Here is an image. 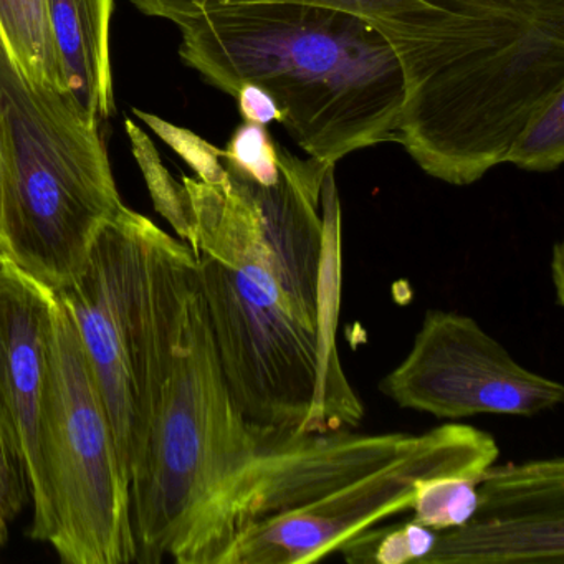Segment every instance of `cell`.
<instances>
[{"mask_svg":"<svg viewBox=\"0 0 564 564\" xmlns=\"http://www.w3.org/2000/svg\"><path fill=\"white\" fill-rule=\"evenodd\" d=\"M148 18L180 24L199 0H131ZM226 4L292 2L358 15L384 35L401 62L405 113H432L451 91L455 58L444 19L425 0H217Z\"/></svg>","mask_w":564,"mask_h":564,"instance_id":"12","label":"cell"},{"mask_svg":"<svg viewBox=\"0 0 564 564\" xmlns=\"http://www.w3.org/2000/svg\"><path fill=\"white\" fill-rule=\"evenodd\" d=\"M395 405L458 422L475 415L533 417L564 388L517 361L471 316L429 310L405 358L379 382Z\"/></svg>","mask_w":564,"mask_h":564,"instance_id":"9","label":"cell"},{"mask_svg":"<svg viewBox=\"0 0 564 564\" xmlns=\"http://www.w3.org/2000/svg\"><path fill=\"white\" fill-rule=\"evenodd\" d=\"M0 42L25 77L68 94L44 0H0Z\"/></svg>","mask_w":564,"mask_h":564,"instance_id":"14","label":"cell"},{"mask_svg":"<svg viewBox=\"0 0 564 564\" xmlns=\"http://www.w3.org/2000/svg\"><path fill=\"white\" fill-rule=\"evenodd\" d=\"M147 395L130 477L138 564H210L227 495L280 429L249 421L220 368L191 247L154 226Z\"/></svg>","mask_w":564,"mask_h":564,"instance_id":"2","label":"cell"},{"mask_svg":"<svg viewBox=\"0 0 564 564\" xmlns=\"http://www.w3.org/2000/svg\"><path fill=\"white\" fill-rule=\"evenodd\" d=\"M564 161V97L551 104L518 138L507 163L533 173H551Z\"/></svg>","mask_w":564,"mask_h":564,"instance_id":"18","label":"cell"},{"mask_svg":"<svg viewBox=\"0 0 564 564\" xmlns=\"http://www.w3.org/2000/svg\"><path fill=\"white\" fill-rule=\"evenodd\" d=\"M8 262H14L11 256V249H9L8 240H6L4 234L0 232V269Z\"/></svg>","mask_w":564,"mask_h":564,"instance_id":"23","label":"cell"},{"mask_svg":"<svg viewBox=\"0 0 564 564\" xmlns=\"http://www.w3.org/2000/svg\"><path fill=\"white\" fill-rule=\"evenodd\" d=\"M551 282L556 292V303L560 306L564 305V247L563 243L557 242L553 247L551 253Z\"/></svg>","mask_w":564,"mask_h":564,"instance_id":"22","label":"cell"},{"mask_svg":"<svg viewBox=\"0 0 564 564\" xmlns=\"http://www.w3.org/2000/svg\"><path fill=\"white\" fill-rule=\"evenodd\" d=\"M177 28L187 67L234 98L243 84L269 91L283 130L312 160L336 166L398 143L404 72L365 19L322 6L199 0Z\"/></svg>","mask_w":564,"mask_h":564,"instance_id":"3","label":"cell"},{"mask_svg":"<svg viewBox=\"0 0 564 564\" xmlns=\"http://www.w3.org/2000/svg\"><path fill=\"white\" fill-rule=\"evenodd\" d=\"M500 457L488 432L447 422L417 435L408 451L388 464L260 521L234 544L226 564H310L338 553L366 528L409 511L419 481L437 475L481 477Z\"/></svg>","mask_w":564,"mask_h":564,"instance_id":"8","label":"cell"},{"mask_svg":"<svg viewBox=\"0 0 564 564\" xmlns=\"http://www.w3.org/2000/svg\"><path fill=\"white\" fill-rule=\"evenodd\" d=\"M55 300V290L14 262L0 269V431L24 471L31 538L42 543L52 520L39 434Z\"/></svg>","mask_w":564,"mask_h":564,"instance_id":"11","label":"cell"},{"mask_svg":"<svg viewBox=\"0 0 564 564\" xmlns=\"http://www.w3.org/2000/svg\"><path fill=\"white\" fill-rule=\"evenodd\" d=\"M464 70L471 173L507 163L518 138L564 97V0H434Z\"/></svg>","mask_w":564,"mask_h":564,"instance_id":"6","label":"cell"},{"mask_svg":"<svg viewBox=\"0 0 564 564\" xmlns=\"http://www.w3.org/2000/svg\"><path fill=\"white\" fill-rule=\"evenodd\" d=\"M124 130H127L128 140H130L131 153H133L148 191H150L154 209L173 227L177 239L191 246V242H193V220H191L189 200H187L183 183H177L171 176L151 138L130 118L124 121Z\"/></svg>","mask_w":564,"mask_h":564,"instance_id":"17","label":"cell"},{"mask_svg":"<svg viewBox=\"0 0 564 564\" xmlns=\"http://www.w3.org/2000/svg\"><path fill=\"white\" fill-rule=\"evenodd\" d=\"M438 533L415 523L366 528L338 547L346 563L351 564H422L437 544Z\"/></svg>","mask_w":564,"mask_h":564,"instance_id":"15","label":"cell"},{"mask_svg":"<svg viewBox=\"0 0 564 564\" xmlns=\"http://www.w3.org/2000/svg\"><path fill=\"white\" fill-rule=\"evenodd\" d=\"M480 478L477 475H437L419 481L409 508L411 520L437 533L467 523L478 507Z\"/></svg>","mask_w":564,"mask_h":564,"instance_id":"16","label":"cell"},{"mask_svg":"<svg viewBox=\"0 0 564 564\" xmlns=\"http://www.w3.org/2000/svg\"><path fill=\"white\" fill-rule=\"evenodd\" d=\"M39 444L51 505L48 544L62 563H134L130 488L113 425L77 326L58 295Z\"/></svg>","mask_w":564,"mask_h":564,"instance_id":"5","label":"cell"},{"mask_svg":"<svg viewBox=\"0 0 564 564\" xmlns=\"http://www.w3.org/2000/svg\"><path fill=\"white\" fill-rule=\"evenodd\" d=\"M240 115L247 123L262 124L280 123L282 111L269 91L256 84H243L236 95Z\"/></svg>","mask_w":564,"mask_h":564,"instance_id":"21","label":"cell"},{"mask_svg":"<svg viewBox=\"0 0 564 564\" xmlns=\"http://www.w3.org/2000/svg\"><path fill=\"white\" fill-rule=\"evenodd\" d=\"M98 121L25 77L0 42V232L15 265L55 292L124 209Z\"/></svg>","mask_w":564,"mask_h":564,"instance_id":"4","label":"cell"},{"mask_svg":"<svg viewBox=\"0 0 564 564\" xmlns=\"http://www.w3.org/2000/svg\"><path fill=\"white\" fill-rule=\"evenodd\" d=\"M154 226L124 206L101 227L80 272L55 292L77 326L110 414L128 488L144 431Z\"/></svg>","mask_w":564,"mask_h":564,"instance_id":"7","label":"cell"},{"mask_svg":"<svg viewBox=\"0 0 564 564\" xmlns=\"http://www.w3.org/2000/svg\"><path fill=\"white\" fill-rule=\"evenodd\" d=\"M564 462L497 465L478 481L474 517L438 533L422 564H563Z\"/></svg>","mask_w":564,"mask_h":564,"instance_id":"10","label":"cell"},{"mask_svg":"<svg viewBox=\"0 0 564 564\" xmlns=\"http://www.w3.org/2000/svg\"><path fill=\"white\" fill-rule=\"evenodd\" d=\"M133 113L141 121L148 124L171 150L176 151L197 174V180L207 184L226 183V166L223 163V150L207 143L206 140L186 128L176 127L156 115L147 113V111L133 108Z\"/></svg>","mask_w":564,"mask_h":564,"instance_id":"19","label":"cell"},{"mask_svg":"<svg viewBox=\"0 0 564 564\" xmlns=\"http://www.w3.org/2000/svg\"><path fill=\"white\" fill-rule=\"evenodd\" d=\"M28 484L18 458L0 431V547L9 538V527L28 501Z\"/></svg>","mask_w":564,"mask_h":564,"instance_id":"20","label":"cell"},{"mask_svg":"<svg viewBox=\"0 0 564 564\" xmlns=\"http://www.w3.org/2000/svg\"><path fill=\"white\" fill-rule=\"evenodd\" d=\"M183 176L196 282L220 368L249 421L293 432L356 429L365 405L339 358L341 204L335 170L280 151L275 180L224 164Z\"/></svg>","mask_w":564,"mask_h":564,"instance_id":"1","label":"cell"},{"mask_svg":"<svg viewBox=\"0 0 564 564\" xmlns=\"http://www.w3.org/2000/svg\"><path fill=\"white\" fill-rule=\"evenodd\" d=\"M68 94L97 120L115 111L110 22L113 0H44Z\"/></svg>","mask_w":564,"mask_h":564,"instance_id":"13","label":"cell"}]
</instances>
